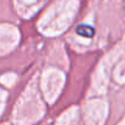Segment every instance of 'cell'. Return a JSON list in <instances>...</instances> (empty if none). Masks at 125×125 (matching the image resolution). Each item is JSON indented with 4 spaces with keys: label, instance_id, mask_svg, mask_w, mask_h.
<instances>
[{
    "label": "cell",
    "instance_id": "cell-1",
    "mask_svg": "<svg viewBox=\"0 0 125 125\" xmlns=\"http://www.w3.org/2000/svg\"><path fill=\"white\" fill-rule=\"evenodd\" d=\"M76 32H77V34L86 37V38H92L94 36V30L91 26H87V25H80L76 28Z\"/></svg>",
    "mask_w": 125,
    "mask_h": 125
}]
</instances>
